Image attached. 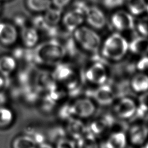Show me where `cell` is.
I'll return each mask as SVG.
<instances>
[{"label":"cell","mask_w":148,"mask_h":148,"mask_svg":"<svg viewBox=\"0 0 148 148\" xmlns=\"http://www.w3.org/2000/svg\"><path fill=\"white\" fill-rule=\"evenodd\" d=\"M111 23L117 31H128L134 27V20L130 13L124 10L115 12L111 17Z\"/></svg>","instance_id":"52a82bcc"},{"label":"cell","mask_w":148,"mask_h":148,"mask_svg":"<svg viewBox=\"0 0 148 148\" xmlns=\"http://www.w3.org/2000/svg\"><path fill=\"white\" fill-rule=\"evenodd\" d=\"M142 148H148V139L145 142V143L143 145Z\"/></svg>","instance_id":"8d00e7d4"},{"label":"cell","mask_w":148,"mask_h":148,"mask_svg":"<svg viewBox=\"0 0 148 148\" xmlns=\"http://www.w3.org/2000/svg\"><path fill=\"white\" fill-rule=\"evenodd\" d=\"M146 12H147L148 13V4H147V6H146Z\"/></svg>","instance_id":"74e56055"},{"label":"cell","mask_w":148,"mask_h":148,"mask_svg":"<svg viewBox=\"0 0 148 148\" xmlns=\"http://www.w3.org/2000/svg\"><path fill=\"white\" fill-rule=\"evenodd\" d=\"M71 1V0H51V5H53L54 7L61 9L66 7Z\"/></svg>","instance_id":"836d02e7"},{"label":"cell","mask_w":148,"mask_h":148,"mask_svg":"<svg viewBox=\"0 0 148 148\" xmlns=\"http://www.w3.org/2000/svg\"><path fill=\"white\" fill-rule=\"evenodd\" d=\"M85 18L88 24L96 29L102 28L106 24V17L103 12L95 6H89Z\"/></svg>","instance_id":"7c38bea8"},{"label":"cell","mask_w":148,"mask_h":148,"mask_svg":"<svg viewBox=\"0 0 148 148\" xmlns=\"http://www.w3.org/2000/svg\"><path fill=\"white\" fill-rule=\"evenodd\" d=\"M13 120L12 111L6 107H0V128H5L11 124Z\"/></svg>","instance_id":"d4e9b609"},{"label":"cell","mask_w":148,"mask_h":148,"mask_svg":"<svg viewBox=\"0 0 148 148\" xmlns=\"http://www.w3.org/2000/svg\"><path fill=\"white\" fill-rule=\"evenodd\" d=\"M125 0H103V5L108 9H114L122 6Z\"/></svg>","instance_id":"4dcf8cb0"},{"label":"cell","mask_w":148,"mask_h":148,"mask_svg":"<svg viewBox=\"0 0 148 148\" xmlns=\"http://www.w3.org/2000/svg\"><path fill=\"white\" fill-rule=\"evenodd\" d=\"M66 132L70 138L77 140L87 132V127L80 119L71 118L68 119Z\"/></svg>","instance_id":"4fadbf2b"},{"label":"cell","mask_w":148,"mask_h":148,"mask_svg":"<svg viewBox=\"0 0 148 148\" xmlns=\"http://www.w3.org/2000/svg\"><path fill=\"white\" fill-rule=\"evenodd\" d=\"M138 105L132 98L124 97L116 102L113 106L114 114L120 119L132 117L137 112Z\"/></svg>","instance_id":"277c9868"},{"label":"cell","mask_w":148,"mask_h":148,"mask_svg":"<svg viewBox=\"0 0 148 148\" xmlns=\"http://www.w3.org/2000/svg\"><path fill=\"white\" fill-rule=\"evenodd\" d=\"M125 2L131 14L138 16L146 12L147 3L145 0H125Z\"/></svg>","instance_id":"44dd1931"},{"label":"cell","mask_w":148,"mask_h":148,"mask_svg":"<svg viewBox=\"0 0 148 148\" xmlns=\"http://www.w3.org/2000/svg\"><path fill=\"white\" fill-rule=\"evenodd\" d=\"M73 76V73L72 69L69 67L64 65L58 66L55 72V78L61 81L66 80L68 78L70 79Z\"/></svg>","instance_id":"484cf974"},{"label":"cell","mask_w":148,"mask_h":148,"mask_svg":"<svg viewBox=\"0 0 148 148\" xmlns=\"http://www.w3.org/2000/svg\"><path fill=\"white\" fill-rule=\"evenodd\" d=\"M128 50L129 43L126 39L118 33H114L104 42L102 54L108 60L119 61L125 56Z\"/></svg>","instance_id":"7a4b0ae2"},{"label":"cell","mask_w":148,"mask_h":148,"mask_svg":"<svg viewBox=\"0 0 148 148\" xmlns=\"http://www.w3.org/2000/svg\"><path fill=\"white\" fill-rule=\"evenodd\" d=\"M128 142L127 136L123 132L112 133L105 143V148H125Z\"/></svg>","instance_id":"9a60e30c"},{"label":"cell","mask_w":148,"mask_h":148,"mask_svg":"<svg viewBox=\"0 0 148 148\" xmlns=\"http://www.w3.org/2000/svg\"><path fill=\"white\" fill-rule=\"evenodd\" d=\"M131 87L137 93L143 94L148 91V75L140 73L134 76L131 80Z\"/></svg>","instance_id":"ac0fdd59"},{"label":"cell","mask_w":148,"mask_h":148,"mask_svg":"<svg viewBox=\"0 0 148 148\" xmlns=\"http://www.w3.org/2000/svg\"><path fill=\"white\" fill-rule=\"evenodd\" d=\"M36 143L29 135L18 136L12 143V148H36Z\"/></svg>","instance_id":"603a6c76"},{"label":"cell","mask_w":148,"mask_h":148,"mask_svg":"<svg viewBox=\"0 0 148 148\" xmlns=\"http://www.w3.org/2000/svg\"><path fill=\"white\" fill-rule=\"evenodd\" d=\"M70 106L72 116L81 119L90 117L94 114L96 109L94 102L87 98L76 99Z\"/></svg>","instance_id":"5b68a950"},{"label":"cell","mask_w":148,"mask_h":148,"mask_svg":"<svg viewBox=\"0 0 148 148\" xmlns=\"http://www.w3.org/2000/svg\"><path fill=\"white\" fill-rule=\"evenodd\" d=\"M16 27L11 23L0 21V43L5 46L13 45L17 40Z\"/></svg>","instance_id":"30bf717a"},{"label":"cell","mask_w":148,"mask_h":148,"mask_svg":"<svg viewBox=\"0 0 148 148\" xmlns=\"http://www.w3.org/2000/svg\"><path fill=\"white\" fill-rule=\"evenodd\" d=\"M3 1H6V0H3Z\"/></svg>","instance_id":"ab89813d"},{"label":"cell","mask_w":148,"mask_h":148,"mask_svg":"<svg viewBox=\"0 0 148 148\" xmlns=\"http://www.w3.org/2000/svg\"><path fill=\"white\" fill-rule=\"evenodd\" d=\"M127 138L134 146L143 145L148 139V127L143 124L132 125L129 130Z\"/></svg>","instance_id":"ba28073f"},{"label":"cell","mask_w":148,"mask_h":148,"mask_svg":"<svg viewBox=\"0 0 148 148\" xmlns=\"http://www.w3.org/2000/svg\"><path fill=\"white\" fill-rule=\"evenodd\" d=\"M108 127V122L107 120L103 118H99L90 123L87 128V132L96 136L105 132Z\"/></svg>","instance_id":"ffe728a7"},{"label":"cell","mask_w":148,"mask_h":148,"mask_svg":"<svg viewBox=\"0 0 148 148\" xmlns=\"http://www.w3.org/2000/svg\"><path fill=\"white\" fill-rule=\"evenodd\" d=\"M1 2H0V9H1Z\"/></svg>","instance_id":"f35d334b"},{"label":"cell","mask_w":148,"mask_h":148,"mask_svg":"<svg viewBox=\"0 0 148 148\" xmlns=\"http://www.w3.org/2000/svg\"><path fill=\"white\" fill-rule=\"evenodd\" d=\"M86 78L89 82L94 84L100 86L105 84L108 79L105 66L98 62L92 64L86 72Z\"/></svg>","instance_id":"8992f818"},{"label":"cell","mask_w":148,"mask_h":148,"mask_svg":"<svg viewBox=\"0 0 148 148\" xmlns=\"http://www.w3.org/2000/svg\"><path fill=\"white\" fill-rule=\"evenodd\" d=\"M21 39L23 45L28 49L35 47L39 42V31L32 26H25L22 28Z\"/></svg>","instance_id":"5bb4252c"},{"label":"cell","mask_w":148,"mask_h":148,"mask_svg":"<svg viewBox=\"0 0 148 148\" xmlns=\"http://www.w3.org/2000/svg\"><path fill=\"white\" fill-rule=\"evenodd\" d=\"M85 19V15L75 9L65 13L62 17L63 25L69 32H73L82 25Z\"/></svg>","instance_id":"9c48e42d"},{"label":"cell","mask_w":148,"mask_h":148,"mask_svg":"<svg viewBox=\"0 0 148 148\" xmlns=\"http://www.w3.org/2000/svg\"><path fill=\"white\" fill-rule=\"evenodd\" d=\"M55 148H77L76 142L70 138H62L58 140Z\"/></svg>","instance_id":"83f0119b"},{"label":"cell","mask_w":148,"mask_h":148,"mask_svg":"<svg viewBox=\"0 0 148 148\" xmlns=\"http://www.w3.org/2000/svg\"><path fill=\"white\" fill-rule=\"evenodd\" d=\"M63 16L62 9L50 7L43 15L45 19L49 26H57L61 21Z\"/></svg>","instance_id":"d6986e66"},{"label":"cell","mask_w":148,"mask_h":148,"mask_svg":"<svg viewBox=\"0 0 148 148\" xmlns=\"http://www.w3.org/2000/svg\"><path fill=\"white\" fill-rule=\"evenodd\" d=\"M27 5L33 12H45L51 7V0H27Z\"/></svg>","instance_id":"cb8c5ba5"},{"label":"cell","mask_w":148,"mask_h":148,"mask_svg":"<svg viewBox=\"0 0 148 148\" xmlns=\"http://www.w3.org/2000/svg\"><path fill=\"white\" fill-rule=\"evenodd\" d=\"M4 79L3 78V76L0 75V90L2 88L3 85H4Z\"/></svg>","instance_id":"d590c367"},{"label":"cell","mask_w":148,"mask_h":148,"mask_svg":"<svg viewBox=\"0 0 148 148\" xmlns=\"http://www.w3.org/2000/svg\"><path fill=\"white\" fill-rule=\"evenodd\" d=\"M32 27L35 28L38 31H46L50 27L46 23L43 15H38L35 16L32 21Z\"/></svg>","instance_id":"4316f807"},{"label":"cell","mask_w":148,"mask_h":148,"mask_svg":"<svg viewBox=\"0 0 148 148\" xmlns=\"http://www.w3.org/2000/svg\"><path fill=\"white\" fill-rule=\"evenodd\" d=\"M137 109H140L142 112H148V91L142 94L139 98V107Z\"/></svg>","instance_id":"f546056e"},{"label":"cell","mask_w":148,"mask_h":148,"mask_svg":"<svg viewBox=\"0 0 148 148\" xmlns=\"http://www.w3.org/2000/svg\"><path fill=\"white\" fill-rule=\"evenodd\" d=\"M72 35L75 42L87 51L96 52L101 46L99 35L89 27L81 25L72 32Z\"/></svg>","instance_id":"3957f363"},{"label":"cell","mask_w":148,"mask_h":148,"mask_svg":"<svg viewBox=\"0 0 148 148\" xmlns=\"http://www.w3.org/2000/svg\"><path fill=\"white\" fill-rule=\"evenodd\" d=\"M36 148H54L50 144L46 143H42L39 145L38 147H36Z\"/></svg>","instance_id":"e575fe53"},{"label":"cell","mask_w":148,"mask_h":148,"mask_svg":"<svg viewBox=\"0 0 148 148\" xmlns=\"http://www.w3.org/2000/svg\"><path fill=\"white\" fill-rule=\"evenodd\" d=\"M136 28L141 36L148 38V16L140 18L138 22Z\"/></svg>","instance_id":"f1b7e54d"},{"label":"cell","mask_w":148,"mask_h":148,"mask_svg":"<svg viewBox=\"0 0 148 148\" xmlns=\"http://www.w3.org/2000/svg\"><path fill=\"white\" fill-rule=\"evenodd\" d=\"M136 68L138 70L141 71L148 70V56H143L137 62Z\"/></svg>","instance_id":"1f68e13d"},{"label":"cell","mask_w":148,"mask_h":148,"mask_svg":"<svg viewBox=\"0 0 148 148\" xmlns=\"http://www.w3.org/2000/svg\"><path fill=\"white\" fill-rule=\"evenodd\" d=\"M77 148H99V145L96 136L89 132L77 140Z\"/></svg>","instance_id":"7402d4cb"},{"label":"cell","mask_w":148,"mask_h":148,"mask_svg":"<svg viewBox=\"0 0 148 148\" xmlns=\"http://www.w3.org/2000/svg\"><path fill=\"white\" fill-rule=\"evenodd\" d=\"M33 54L40 64L52 65L60 62L65 56L66 51L61 44L50 41L39 46Z\"/></svg>","instance_id":"6da1fadb"},{"label":"cell","mask_w":148,"mask_h":148,"mask_svg":"<svg viewBox=\"0 0 148 148\" xmlns=\"http://www.w3.org/2000/svg\"><path fill=\"white\" fill-rule=\"evenodd\" d=\"M16 59L12 56L5 55L0 57V75L6 77L12 74L16 69Z\"/></svg>","instance_id":"2e32d148"},{"label":"cell","mask_w":148,"mask_h":148,"mask_svg":"<svg viewBox=\"0 0 148 148\" xmlns=\"http://www.w3.org/2000/svg\"><path fill=\"white\" fill-rule=\"evenodd\" d=\"M27 18L23 15H17L14 17V25L16 27L23 28L27 26Z\"/></svg>","instance_id":"d6a6232c"},{"label":"cell","mask_w":148,"mask_h":148,"mask_svg":"<svg viewBox=\"0 0 148 148\" xmlns=\"http://www.w3.org/2000/svg\"><path fill=\"white\" fill-rule=\"evenodd\" d=\"M93 97L95 101L101 105L107 106L114 101V92L112 88L105 84L99 86L94 91Z\"/></svg>","instance_id":"8fae6325"},{"label":"cell","mask_w":148,"mask_h":148,"mask_svg":"<svg viewBox=\"0 0 148 148\" xmlns=\"http://www.w3.org/2000/svg\"><path fill=\"white\" fill-rule=\"evenodd\" d=\"M129 50L135 54L146 56L148 54V38L139 36L129 43Z\"/></svg>","instance_id":"e0dca14e"}]
</instances>
